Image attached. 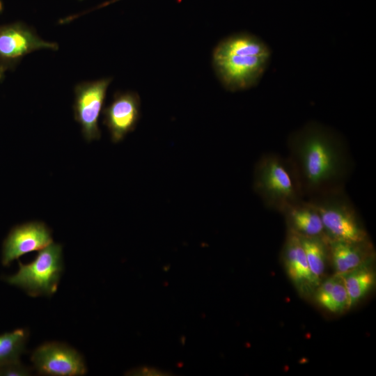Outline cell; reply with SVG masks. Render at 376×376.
I'll use <instances>...</instances> for the list:
<instances>
[{
    "mask_svg": "<svg viewBox=\"0 0 376 376\" xmlns=\"http://www.w3.org/2000/svg\"><path fill=\"white\" fill-rule=\"evenodd\" d=\"M287 146L286 157L304 199L345 189L354 164L338 131L311 120L290 134Z\"/></svg>",
    "mask_w": 376,
    "mask_h": 376,
    "instance_id": "6da1fadb",
    "label": "cell"
},
{
    "mask_svg": "<svg viewBox=\"0 0 376 376\" xmlns=\"http://www.w3.org/2000/svg\"><path fill=\"white\" fill-rule=\"evenodd\" d=\"M272 58L269 46L262 38L239 32L222 39L212 54V65L222 86L231 92L256 86Z\"/></svg>",
    "mask_w": 376,
    "mask_h": 376,
    "instance_id": "7a4b0ae2",
    "label": "cell"
},
{
    "mask_svg": "<svg viewBox=\"0 0 376 376\" xmlns=\"http://www.w3.org/2000/svg\"><path fill=\"white\" fill-rule=\"evenodd\" d=\"M253 189L267 208L281 213L304 200L287 157L274 152L263 154L256 162Z\"/></svg>",
    "mask_w": 376,
    "mask_h": 376,
    "instance_id": "3957f363",
    "label": "cell"
},
{
    "mask_svg": "<svg viewBox=\"0 0 376 376\" xmlns=\"http://www.w3.org/2000/svg\"><path fill=\"white\" fill-rule=\"evenodd\" d=\"M318 210L327 240L364 242L368 233L345 189L310 199Z\"/></svg>",
    "mask_w": 376,
    "mask_h": 376,
    "instance_id": "277c9868",
    "label": "cell"
},
{
    "mask_svg": "<svg viewBox=\"0 0 376 376\" xmlns=\"http://www.w3.org/2000/svg\"><path fill=\"white\" fill-rule=\"evenodd\" d=\"M63 269L62 246L52 242L30 263L19 262L18 271L3 280L31 297L51 296L57 290Z\"/></svg>",
    "mask_w": 376,
    "mask_h": 376,
    "instance_id": "5b68a950",
    "label": "cell"
},
{
    "mask_svg": "<svg viewBox=\"0 0 376 376\" xmlns=\"http://www.w3.org/2000/svg\"><path fill=\"white\" fill-rule=\"evenodd\" d=\"M111 81V78H103L80 83L75 88V120L79 123L81 134L88 142L101 136L98 119Z\"/></svg>",
    "mask_w": 376,
    "mask_h": 376,
    "instance_id": "8992f818",
    "label": "cell"
},
{
    "mask_svg": "<svg viewBox=\"0 0 376 376\" xmlns=\"http://www.w3.org/2000/svg\"><path fill=\"white\" fill-rule=\"evenodd\" d=\"M31 360L39 374L52 376H77L86 373L81 354L61 343H45L33 352Z\"/></svg>",
    "mask_w": 376,
    "mask_h": 376,
    "instance_id": "52a82bcc",
    "label": "cell"
},
{
    "mask_svg": "<svg viewBox=\"0 0 376 376\" xmlns=\"http://www.w3.org/2000/svg\"><path fill=\"white\" fill-rule=\"evenodd\" d=\"M58 48L56 43L43 40L21 22L0 26V68L3 70L32 52Z\"/></svg>",
    "mask_w": 376,
    "mask_h": 376,
    "instance_id": "ba28073f",
    "label": "cell"
},
{
    "mask_svg": "<svg viewBox=\"0 0 376 376\" xmlns=\"http://www.w3.org/2000/svg\"><path fill=\"white\" fill-rule=\"evenodd\" d=\"M52 242V232L45 223L30 221L17 225L3 241L1 263L8 266L20 256L40 250Z\"/></svg>",
    "mask_w": 376,
    "mask_h": 376,
    "instance_id": "9c48e42d",
    "label": "cell"
},
{
    "mask_svg": "<svg viewBox=\"0 0 376 376\" xmlns=\"http://www.w3.org/2000/svg\"><path fill=\"white\" fill-rule=\"evenodd\" d=\"M102 113V123L111 141L118 143L136 127L141 116L140 97L134 92L117 93Z\"/></svg>",
    "mask_w": 376,
    "mask_h": 376,
    "instance_id": "30bf717a",
    "label": "cell"
},
{
    "mask_svg": "<svg viewBox=\"0 0 376 376\" xmlns=\"http://www.w3.org/2000/svg\"><path fill=\"white\" fill-rule=\"evenodd\" d=\"M283 258L290 279L302 294L315 290L318 284L310 270L299 236L288 228Z\"/></svg>",
    "mask_w": 376,
    "mask_h": 376,
    "instance_id": "8fae6325",
    "label": "cell"
},
{
    "mask_svg": "<svg viewBox=\"0 0 376 376\" xmlns=\"http://www.w3.org/2000/svg\"><path fill=\"white\" fill-rule=\"evenodd\" d=\"M327 241L329 256L336 274L347 273L373 257V248L369 240L364 242Z\"/></svg>",
    "mask_w": 376,
    "mask_h": 376,
    "instance_id": "7c38bea8",
    "label": "cell"
},
{
    "mask_svg": "<svg viewBox=\"0 0 376 376\" xmlns=\"http://www.w3.org/2000/svg\"><path fill=\"white\" fill-rule=\"evenodd\" d=\"M282 214L288 228L297 235L326 238L320 215L310 201H301L286 208Z\"/></svg>",
    "mask_w": 376,
    "mask_h": 376,
    "instance_id": "4fadbf2b",
    "label": "cell"
},
{
    "mask_svg": "<svg viewBox=\"0 0 376 376\" xmlns=\"http://www.w3.org/2000/svg\"><path fill=\"white\" fill-rule=\"evenodd\" d=\"M315 299L334 313H341L351 308L343 276L336 273L320 282L315 290Z\"/></svg>",
    "mask_w": 376,
    "mask_h": 376,
    "instance_id": "5bb4252c",
    "label": "cell"
},
{
    "mask_svg": "<svg viewBox=\"0 0 376 376\" xmlns=\"http://www.w3.org/2000/svg\"><path fill=\"white\" fill-rule=\"evenodd\" d=\"M373 258L352 270L341 274L351 307L366 297L375 284V273L370 264Z\"/></svg>",
    "mask_w": 376,
    "mask_h": 376,
    "instance_id": "9a60e30c",
    "label": "cell"
},
{
    "mask_svg": "<svg viewBox=\"0 0 376 376\" xmlns=\"http://www.w3.org/2000/svg\"><path fill=\"white\" fill-rule=\"evenodd\" d=\"M299 236L311 274L319 285L322 281L329 256L327 239L318 237Z\"/></svg>",
    "mask_w": 376,
    "mask_h": 376,
    "instance_id": "2e32d148",
    "label": "cell"
},
{
    "mask_svg": "<svg viewBox=\"0 0 376 376\" xmlns=\"http://www.w3.org/2000/svg\"><path fill=\"white\" fill-rule=\"evenodd\" d=\"M28 336V331L24 329L0 334V366L19 361Z\"/></svg>",
    "mask_w": 376,
    "mask_h": 376,
    "instance_id": "e0dca14e",
    "label": "cell"
},
{
    "mask_svg": "<svg viewBox=\"0 0 376 376\" xmlns=\"http://www.w3.org/2000/svg\"><path fill=\"white\" fill-rule=\"evenodd\" d=\"M30 375V370L17 361L0 366V376H26Z\"/></svg>",
    "mask_w": 376,
    "mask_h": 376,
    "instance_id": "ac0fdd59",
    "label": "cell"
},
{
    "mask_svg": "<svg viewBox=\"0 0 376 376\" xmlns=\"http://www.w3.org/2000/svg\"><path fill=\"white\" fill-rule=\"evenodd\" d=\"M120 1V0H111V1H108V2H107V3H102V5H100V6H99V8L105 6H107V5H108V4H110V3H111L116 2V1Z\"/></svg>",
    "mask_w": 376,
    "mask_h": 376,
    "instance_id": "d6986e66",
    "label": "cell"
},
{
    "mask_svg": "<svg viewBox=\"0 0 376 376\" xmlns=\"http://www.w3.org/2000/svg\"><path fill=\"white\" fill-rule=\"evenodd\" d=\"M3 6L1 0H0V12L3 10Z\"/></svg>",
    "mask_w": 376,
    "mask_h": 376,
    "instance_id": "ffe728a7",
    "label": "cell"
},
{
    "mask_svg": "<svg viewBox=\"0 0 376 376\" xmlns=\"http://www.w3.org/2000/svg\"><path fill=\"white\" fill-rule=\"evenodd\" d=\"M3 70L0 68V79H1V77L3 76Z\"/></svg>",
    "mask_w": 376,
    "mask_h": 376,
    "instance_id": "44dd1931",
    "label": "cell"
}]
</instances>
